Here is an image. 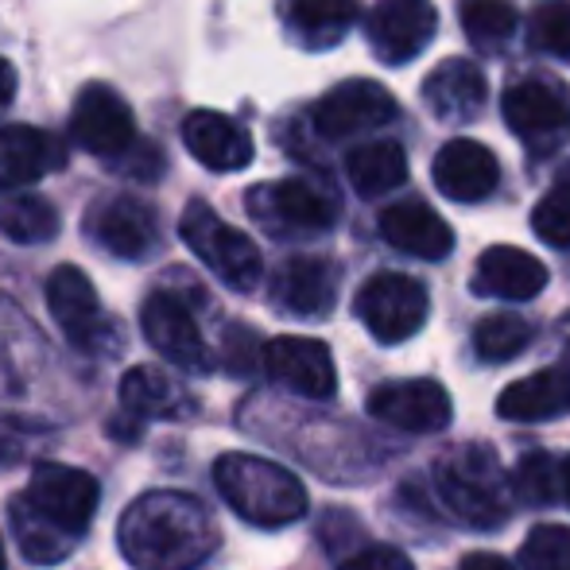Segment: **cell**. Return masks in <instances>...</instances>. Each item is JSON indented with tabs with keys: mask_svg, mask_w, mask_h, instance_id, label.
I'll return each instance as SVG.
<instances>
[{
	"mask_svg": "<svg viewBox=\"0 0 570 570\" xmlns=\"http://www.w3.org/2000/svg\"><path fill=\"white\" fill-rule=\"evenodd\" d=\"M338 299V268L323 256H292L272 276V303L292 318H326Z\"/></svg>",
	"mask_w": 570,
	"mask_h": 570,
	"instance_id": "17",
	"label": "cell"
},
{
	"mask_svg": "<svg viewBox=\"0 0 570 570\" xmlns=\"http://www.w3.org/2000/svg\"><path fill=\"white\" fill-rule=\"evenodd\" d=\"M532 229L543 245L570 248V167L559 171V179L551 183V190L535 203Z\"/></svg>",
	"mask_w": 570,
	"mask_h": 570,
	"instance_id": "32",
	"label": "cell"
},
{
	"mask_svg": "<svg viewBox=\"0 0 570 570\" xmlns=\"http://www.w3.org/2000/svg\"><path fill=\"white\" fill-rule=\"evenodd\" d=\"M0 233L16 245H47L59 233V210L43 195H0Z\"/></svg>",
	"mask_w": 570,
	"mask_h": 570,
	"instance_id": "28",
	"label": "cell"
},
{
	"mask_svg": "<svg viewBox=\"0 0 570 570\" xmlns=\"http://www.w3.org/2000/svg\"><path fill=\"white\" fill-rule=\"evenodd\" d=\"M462 570H517L509 559L493 556V551H473V556L462 559Z\"/></svg>",
	"mask_w": 570,
	"mask_h": 570,
	"instance_id": "38",
	"label": "cell"
},
{
	"mask_svg": "<svg viewBox=\"0 0 570 570\" xmlns=\"http://www.w3.org/2000/svg\"><path fill=\"white\" fill-rule=\"evenodd\" d=\"M559 481H563V501L570 504V458L567 462H559Z\"/></svg>",
	"mask_w": 570,
	"mask_h": 570,
	"instance_id": "40",
	"label": "cell"
},
{
	"mask_svg": "<svg viewBox=\"0 0 570 570\" xmlns=\"http://www.w3.org/2000/svg\"><path fill=\"white\" fill-rule=\"evenodd\" d=\"M179 237L187 240V248L214 272L233 292H253L264 276L261 248L253 245V237H245L240 229H233L229 222H222V214H214L206 203H187L179 222Z\"/></svg>",
	"mask_w": 570,
	"mask_h": 570,
	"instance_id": "4",
	"label": "cell"
},
{
	"mask_svg": "<svg viewBox=\"0 0 570 570\" xmlns=\"http://www.w3.org/2000/svg\"><path fill=\"white\" fill-rule=\"evenodd\" d=\"M86 233L117 261H148L159 248V218L132 195L98 198L86 214Z\"/></svg>",
	"mask_w": 570,
	"mask_h": 570,
	"instance_id": "11",
	"label": "cell"
},
{
	"mask_svg": "<svg viewBox=\"0 0 570 570\" xmlns=\"http://www.w3.org/2000/svg\"><path fill=\"white\" fill-rule=\"evenodd\" d=\"M532 345V323L512 311H497V315H485L478 326H473V350H478L481 361H512Z\"/></svg>",
	"mask_w": 570,
	"mask_h": 570,
	"instance_id": "30",
	"label": "cell"
},
{
	"mask_svg": "<svg viewBox=\"0 0 570 570\" xmlns=\"http://www.w3.org/2000/svg\"><path fill=\"white\" fill-rule=\"evenodd\" d=\"M489 82L473 62L465 59H446L423 78V101L439 120L446 125H465L485 109Z\"/></svg>",
	"mask_w": 570,
	"mask_h": 570,
	"instance_id": "23",
	"label": "cell"
},
{
	"mask_svg": "<svg viewBox=\"0 0 570 570\" xmlns=\"http://www.w3.org/2000/svg\"><path fill=\"white\" fill-rule=\"evenodd\" d=\"M222 357H226L229 373H240V376L253 373V365H256V334L248 331V326H229Z\"/></svg>",
	"mask_w": 570,
	"mask_h": 570,
	"instance_id": "37",
	"label": "cell"
},
{
	"mask_svg": "<svg viewBox=\"0 0 570 570\" xmlns=\"http://www.w3.org/2000/svg\"><path fill=\"white\" fill-rule=\"evenodd\" d=\"M528 43L551 59L570 62V0H548L528 16Z\"/></svg>",
	"mask_w": 570,
	"mask_h": 570,
	"instance_id": "33",
	"label": "cell"
},
{
	"mask_svg": "<svg viewBox=\"0 0 570 570\" xmlns=\"http://www.w3.org/2000/svg\"><path fill=\"white\" fill-rule=\"evenodd\" d=\"M396 98L373 78H350V82L334 86L315 109H311V125L326 140H350V136L373 132L384 128L396 117Z\"/></svg>",
	"mask_w": 570,
	"mask_h": 570,
	"instance_id": "10",
	"label": "cell"
},
{
	"mask_svg": "<svg viewBox=\"0 0 570 570\" xmlns=\"http://www.w3.org/2000/svg\"><path fill=\"white\" fill-rule=\"evenodd\" d=\"M548 264L540 256L524 253L517 245H493L478 256V268H473V292L489 295V299H509L524 303L548 287Z\"/></svg>",
	"mask_w": 570,
	"mask_h": 570,
	"instance_id": "20",
	"label": "cell"
},
{
	"mask_svg": "<svg viewBox=\"0 0 570 570\" xmlns=\"http://www.w3.org/2000/svg\"><path fill=\"white\" fill-rule=\"evenodd\" d=\"M524 570H570V528L540 524L524 540Z\"/></svg>",
	"mask_w": 570,
	"mask_h": 570,
	"instance_id": "34",
	"label": "cell"
},
{
	"mask_svg": "<svg viewBox=\"0 0 570 570\" xmlns=\"http://www.w3.org/2000/svg\"><path fill=\"white\" fill-rule=\"evenodd\" d=\"M117 540L120 556L136 570H195L218 548V524L203 501L159 489L128 504Z\"/></svg>",
	"mask_w": 570,
	"mask_h": 570,
	"instance_id": "1",
	"label": "cell"
},
{
	"mask_svg": "<svg viewBox=\"0 0 570 570\" xmlns=\"http://www.w3.org/2000/svg\"><path fill=\"white\" fill-rule=\"evenodd\" d=\"M261 365L284 389L307 400H331L338 392V368H334L331 345L318 338H272L261 350Z\"/></svg>",
	"mask_w": 570,
	"mask_h": 570,
	"instance_id": "15",
	"label": "cell"
},
{
	"mask_svg": "<svg viewBox=\"0 0 570 570\" xmlns=\"http://www.w3.org/2000/svg\"><path fill=\"white\" fill-rule=\"evenodd\" d=\"M114 164V171L120 175H128V179H136V183H151V179H159L164 175V151L156 148V144H144V140H132L128 144L120 156L109 159Z\"/></svg>",
	"mask_w": 570,
	"mask_h": 570,
	"instance_id": "35",
	"label": "cell"
},
{
	"mask_svg": "<svg viewBox=\"0 0 570 570\" xmlns=\"http://www.w3.org/2000/svg\"><path fill=\"white\" fill-rule=\"evenodd\" d=\"M248 214L272 237H315L334 226L338 203L307 179H279L248 190Z\"/></svg>",
	"mask_w": 570,
	"mask_h": 570,
	"instance_id": "7",
	"label": "cell"
},
{
	"mask_svg": "<svg viewBox=\"0 0 570 570\" xmlns=\"http://www.w3.org/2000/svg\"><path fill=\"white\" fill-rule=\"evenodd\" d=\"M462 31L478 51H501L517 36V8L509 0H462Z\"/></svg>",
	"mask_w": 570,
	"mask_h": 570,
	"instance_id": "29",
	"label": "cell"
},
{
	"mask_svg": "<svg viewBox=\"0 0 570 570\" xmlns=\"http://www.w3.org/2000/svg\"><path fill=\"white\" fill-rule=\"evenodd\" d=\"M214 481L226 504L256 528H287L307 517V489L292 470L256 454H222Z\"/></svg>",
	"mask_w": 570,
	"mask_h": 570,
	"instance_id": "2",
	"label": "cell"
},
{
	"mask_svg": "<svg viewBox=\"0 0 570 570\" xmlns=\"http://www.w3.org/2000/svg\"><path fill=\"white\" fill-rule=\"evenodd\" d=\"M563 361H567V373H570V334H567V345H563Z\"/></svg>",
	"mask_w": 570,
	"mask_h": 570,
	"instance_id": "41",
	"label": "cell"
},
{
	"mask_svg": "<svg viewBox=\"0 0 570 570\" xmlns=\"http://www.w3.org/2000/svg\"><path fill=\"white\" fill-rule=\"evenodd\" d=\"M368 415L396 431L435 435L451 423L454 404L439 381H392L368 392Z\"/></svg>",
	"mask_w": 570,
	"mask_h": 570,
	"instance_id": "14",
	"label": "cell"
},
{
	"mask_svg": "<svg viewBox=\"0 0 570 570\" xmlns=\"http://www.w3.org/2000/svg\"><path fill=\"white\" fill-rule=\"evenodd\" d=\"M67 167V144L31 125L0 128V195L36 187L43 175Z\"/></svg>",
	"mask_w": 570,
	"mask_h": 570,
	"instance_id": "18",
	"label": "cell"
},
{
	"mask_svg": "<svg viewBox=\"0 0 570 570\" xmlns=\"http://www.w3.org/2000/svg\"><path fill=\"white\" fill-rule=\"evenodd\" d=\"M504 125L532 151H556L570 140V90L551 78H520L501 98Z\"/></svg>",
	"mask_w": 570,
	"mask_h": 570,
	"instance_id": "8",
	"label": "cell"
},
{
	"mask_svg": "<svg viewBox=\"0 0 570 570\" xmlns=\"http://www.w3.org/2000/svg\"><path fill=\"white\" fill-rule=\"evenodd\" d=\"M183 144L187 151L206 167V171H240L253 164V136L226 114L214 109H195L183 120Z\"/></svg>",
	"mask_w": 570,
	"mask_h": 570,
	"instance_id": "21",
	"label": "cell"
},
{
	"mask_svg": "<svg viewBox=\"0 0 570 570\" xmlns=\"http://www.w3.org/2000/svg\"><path fill=\"white\" fill-rule=\"evenodd\" d=\"M381 237L392 248L420 261H443L454 248V233L428 203H396L381 214Z\"/></svg>",
	"mask_w": 570,
	"mask_h": 570,
	"instance_id": "24",
	"label": "cell"
},
{
	"mask_svg": "<svg viewBox=\"0 0 570 570\" xmlns=\"http://www.w3.org/2000/svg\"><path fill=\"white\" fill-rule=\"evenodd\" d=\"M12 94H16V70L8 59H0V106L12 101Z\"/></svg>",
	"mask_w": 570,
	"mask_h": 570,
	"instance_id": "39",
	"label": "cell"
},
{
	"mask_svg": "<svg viewBox=\"0 0 570 570\" xmlns=\"http://www.w3.org/2000/svg\"><path fill=\"white\" fill-rule=\"evenodd\" d=\"M345 179L361 198H381L389 190L404 187L407 179V156L396 140H373L361 144L345 156Z\"/></svg>",
	"mask_w": 570,
	"mask_h": 570,
	"instance_id": "26",
	"label": "cell"
},
{
	"mask_svg": "<svg viewBox=\"0 0 570 570\" xmlns=\"http://www.w3.org/2000/svg\"><path fill=\"white\" fill-rule=\"evenodd\" d=\"M140 326L151 350L164 353L179 368H190V373H206L210 368V350H206L203 331H198L195 315L175 295L167 292L151 295L140 307Z\"/></svg>",
	"mask_w": 570,
	"mask_h": 570,
	"instance_id": "16",
	"label": "cell"
},
{
	"mask_svg": "<svg viewBox=\"0 0 570 570\" xmlns=\"http://www.w3.org/2000/svg\"><path fill=\"white\" fill-rule=\"evenodd\" d=\"M512 497H520L532 509L556 504L563 497V481H559V462L548 451H532L517 462L512 473Z\"/></svg>",
	"mask_w": 570,
	"mask_h": 570,
	"instance_id": "31",
	"label": "cell"
},
{
	"mask_svg": "<svg viewBox=\"0 0 570 570\" xmlns=\"http://www.w3.org/2000/svg\"><path fill=\"white\" fill-rule=\"evenodd\" d=\"M439 12L431 0H381L368 12V47L389 67H404L435 39Z\"/></svg>",
	"mask_w": 570,
	"mask_h": 570,
	"instance_id": "13",
	"label": "cell"
},
{
	"mask_svg": "<svg viewBox=\"0 0 570 570\" xmlns=\"http://www.w3.org/2000/svg\"><path fill=\"white\" fill-rule=\"evenodd\" d=\"M353 311L381 345H400L423 331L431 315V295L415 276L404 272H376L365 279L353 299Z\"/></svg>",
	"mask_w": 570,
	"mask_h": 570,
	"instance_id": "6",
	"label": "cell"
},
{
	"mask_svg": "<svg viewBox=\"0 0 570 570\" xmlns=\"http://www.w3.org/2000/svg\"><path fill=\"white\" fill-rule=\"evenodd\" d=\"M20 501L28 504L39 520H47L55 532L70 535V540H82V535L90 532V520L101 504V485L94 473L78 470V465L43 462V465H36V473H31Z\"/></svg>",
	"mask_w": 570,
	"mask_h": 570,
	"instance_id": "5",
	"label": "cell"
},
{
	"mask_svg": "<svg viewBox=\"0 0 570 570\" xmlns=\"http://www.w3.org/2000/svg\"><path fill=\"white\" fill-rule=\"evenodd\" d=\"M279 23L303 51H331L357 23V0H279Z\"/></svg>",
	"mask_w": 570,
	"mask_h": 570,
	"instance_id": "22",
	"label": "cell"
},
{
	"mask_svg": "<svg viewBox=\"0 0 570 570\" xmlns=\"http://www.w3.org/2000/svg\"><path fill=\"white\" fill-rule=\"evenodd\" d=\"M70 136H75L78 148L114 159L136 140V117L114 86L94 82V86H82V94L75 98V109H70Z\"/></svg>",
	"mask_w": 570,
	"mask_h": 570,
	"instance_id": "12",
	"label": "cell"
},
{
	"mask_svg": "<svg viewBox=\"0 0 570 570\" xmlns=\"http://www.w3.org/2000/svg\"><path fill=\"white\" fill-rule=\"evenodd\" d=\"M338 570H415V567L400 548L376 543V548H361L357 556H350Z\"/></svg>",
	"mask_w": 570,
	"mask_h": 570,
	"instance_id": "36",
	"label": "cell"
},
{
	"mask_svg": "<svg viewBox=\"0 0 570 570\" xmlns=\"http://www.w3.org/2000/svg\"><path fill=\"white\" fill-rule=\"evenodd\" d=\"M435 493L465 528H501L512 512V481L493 446L462 443L435 462Z\"/></svg>",
	"mask_w": 570,
	"mask_h": 570,
	"instance_id": "3",
	"label": "cell"
},
{
	"mask_svg": "<svg viewBox=\"0 0 570 570\" xmlns=\"http://www.w3.org/2000/svg\"><path fill=\"white\" fill-rule=\"evenodd\" d=\"M570 412V373L567 368H540V373L512 381L497 396V415L509 423H548Z\"/></svg>",
	"mask_w": 570,
	"mask_h": 570,
	"instance_id": "25",
	"label": "cell"
},
{
	"mask_svg": "<svg viewBox=\"0 0 570 570\" xmlns=\"http://www.w3.org/2000/svg\"><path fill=\"white\" fill-rule=\"evenodd\" d=\"M431 179H435L439 195H446L451 203H481L501 183V164L485 144L458 136L439 148L435 164H431Z\"/></svg>",
	"mask_w": 570,
	"mask_h": 570,
	"instance_id": "19",
	"label": "cell"
},
{
	"mask_svg": "<svg viewBox=\"0 0 570 570\" xmlns=\"http://www.w3.org/2000/svg\"><path fill=\"white\" fill-rule=\"evenodd\" d=\"M120 404H125L132 415H140V420L187 412V396H183L179 384H175L167 373H159V368H151V365L128 368L125 381H120Z\"/></svg>",
	"mask_w": 570,
	"mask_h": 570,
	"instance_id": "27",
	"label": "cell"
},
{
	"mask_svg": "<svg viewBox=\"0 0 570 570\" xmlns=\"http://www.w3.org/2000/svg\"><path fill=\"white\" fill-rule=\"evenodd\" d=\"M47 307L59 331L67 334L78 350L86 353H106L114 345V323L101 311V299L94 292L90 276L75 264H62L47 279Z\"/></svg>",
	"mask_w": 570,
	"mask_h": 570,
	"instance_id": "9",
	"label": "cell"
},
{
	"mask_svg": "<svg viewBox=\"0 0 570 570\" xmlns=\"http://www.w3.org/2000/svg\"><path fill=\"white\" fill-rule=\"evenodd\" d=\"M8 563H4V540H0V570H4Z\"/></svg>",
	"mask_w": 570,
	"mask_h": 570,
	"instance_id": "42",
	"label": "cell"
}]
</instances>
